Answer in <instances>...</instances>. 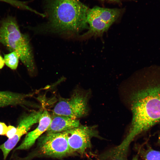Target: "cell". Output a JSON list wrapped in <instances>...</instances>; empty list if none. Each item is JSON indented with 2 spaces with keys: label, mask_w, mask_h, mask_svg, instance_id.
I'll return each instance as SVG.
<instances>
[{
  "label": "cell",
  "mask_w": 160,
  "mask_h": 160,
  "mask_svg": "<svg viewBox=\"0 0 160 160\" xmlns=\"http://www.w3.org/2000/svg\"><path fill=\"white\" fill-rule=\"evenodd\" d=\"M144 82L131 95L132 123L120 143L125 150L137 136L160 122V76L152 75Z\"/></svg>",
  "instance_id": "cell-1"
},
{
  "label": "cell",
  "mask_w": 160,
  "mask_h": 160,
  "mask_svg": "<svg viewBox=\"0 0 160 160\" xmlns=\"http://www.w3.org/2000/svg\"><path fill=\"white\" fill-rule=\"evenodd\" d=\"M46 3L48 20L39 30L73 35L88 28L86 16L89 8L79 0H46Z\"/></svg>",
  "instance_id": "cell-2"
},
{
  "label": "cell",
  "mask_w": 160,
  "mask_h": 160,
  "mask_svg": "<svg viewBox=\"0 0 160 160\" xmlns=\"http://www.w3.org/2000/svg\"><path fill=\"white\" fill-rule=\"evenodd\" d=\"M0 43L16 53L31 75L36 69L28 36L21 32L15 19L8 16L0 23Z\"/></svg>",
  "instance_id": "cell-3"
},
{
  "label": "cell",
  "mask_w": 160,
  "mask_h": 160,
  "mask_svg": "<svg viewBox=\"0 0 160 160\" xmlns=\"http://www.w3.org/2000/svg\"><path fill=\"white\" fill-rule=\"evenodd\" d=\"M123 9L108 8L95 6L88 9L86 20L87 33L95 36H101L121 16Z\"/></svg>",
  "instance_id": "cell-4"
},
{
  "label": "cell",
  "mask_w": 160,
  "mask_h": 160,
  "mask_svg": "<svg viewBox=\"0 0 160 160\" xmlns=\"http://www.w3.org/2000/svg\"><path fill=\"white\" fill-rule=\"evenodd\" d=\"M88 100L87 93L76 89L70 98L59 100L53 110V114L78 119L87 114Z\"/></svg>",
  "instance_id": "cell-5"
},
{
  "label": "cell",
  "mask_w": 160,
  "mask_h": 160,
  "mask_svg": "<svg viewBox=\"0 0 160 160\" xmlns=\"http://www.w3.org/2000/svg\"><path fill=\"white\" fill-rule=\"evenodd\" d=\"M69 146L72 152L83 154L91 148V140L93 137L100 138L95 126L80 125L65 131Z\"/></svg>",
  "instance_id": "cell-6"
},
{
  "label": "cell",
  "mask_w": 160,
  "mask_h": 160,
  "mask_svg": "<svg viewBox=\"0 0 160 160\" xmlns=\"http://www.w3.org/2000/svg\"><path fill=\"white\" fill-rule=\"evenodd\" d=\"M40 151L46 155L61 157L73 153L68 142L65 132L47 133L40 138Z\"/></svg>",
  "instance_id": "cell-7"
},
{
  "label": "cell",
  "mask_w": 160,
  "mask_h": 160,
  "mask_svg": "<svg viewBox=\"0 0 160 160\" xmlns=\"http://www.w3.org/2000/svg\"><path fill=\"white\" fill-rule=\"evenodd\" d=\"M43 110L33 111L23 116L20 120L17 129V131L14 136L8 139L4 143L0 145L4 159L5 160L11 150L16 146L21 137L25 134L31 127L39 122Z\"/></svg>",
  "instance_id": "cell-8"
},
{
  "label": "cell",
  "mask_w": 160,
  "mask_h": 160,
  "mask_svg": "<svg viewBox=\"0 0 160 160\" xmlns=\"http://www.w3.org/2000/svg\"><path fill=\"white\" fill-rule=\"evenodd\" d=\"M51 121V116L50 114L46 110H43L37 127L26 135L23 141L15 150H25L30 148L34 144L36 139L47 130Z\"/></svg>",
  "instance_id": "cell-9"
},
{
  "label": "cell",
  "mask_w": 160,
  "mask_h": 160,
  "mask_svg": "<svg viewBox=\"0 0 160 160\" xmlns=\"http://www.w3.org/2000/svg\"><path fill=\"white\" fill-rule=\"evenodd\" d=\"M80 125L78 119L61 115L53 114L47 133H56L65 131Z\"/></svg>",
  "instance_id": "cell-10"
},
{
  "label": "cell",
  "mask_w": 160,
  "mask_h": 160,
  "mask_svg": "<svg viewBox=\"0 0 160 160\" xmlns=\"http://www.w3.org/2000/svg\"><path fill=\"white\" fill-rule=\"evenodd\" d=\"M31 96L29 94L0 91V108L10 105H31L26 99Z\"/></svg>",
  "instance_id": "cell-11"
},
{
  "label": "cell",
  "mask_w": 160,
  "mask_h": 160,
  "mask_svg": "<svg viewBox=\"0 0 160 160\" xmlns=\"http://www.w3.org/2000/svg\"><path fill=\"white\" fill-rule=\"evenodd\" d=\"M4 60L5 64L12 70H16L18 66L19 57L14 52L4 55Z\"/></svg>",
  "instance_id": "cell-12"
},
{
  "label": "cell",
  "mask_w": 160,
  "mask_h": 160,
  "mask_svg": "<svg viewBox=\"0 0 160 160\" xmlns=\"http://www.w3.org/2000/svg\"><path fill=\"white\" fill-rule=\"evenodd\" d=\"M140 154L143 160H160V151L151 148L139 150Z\"/></svg>",
  "instance_id": "cell-13"
},
{
  "label": "cell",
  "mask_w": 160,
  "mask_h": 160,
  "mask_svg": "<svg viewBox=\"0 0 160 160\" xmlns=\"http://www.w3.org/2000/svg\"><path fill=\"white\" fill-rule=\"evenodd\" d=\"M0 1L8 3L19 8L28 10L35 13L36 12L35 10L28 6L26 5V2H25L17 0H0Z\"/></svg>",
  "instance_id": "cell-14"
},
{
  "label": "cell",
  "mask_w": 160,
  "mask_h": 160,
  "mask_svg": "<svg viewBox=\"0 0 160 160\" xmlns=\"http://www.w3.org/2000/svg\"><path fill=\"white\" fill-rule=\"evenodd\" d=\"M17 131V128L12 126L9 125L8 127L6 135L8 139L12 138L15 135Z\"/></svg>",
  "instance_id": "cell-15"
},
{
  "label": "cell",
  "mask_w": 160,
  "mask_h": 160,
  "mask_svg": "<svg viewBox=\"0 0 160 160\" xmlns=\"http://www.w3.org/2000/svg\"><path fill=\"white\" fill-rule=\"evenodd\" d=\"M8 127L6 124L2 122H0V135H6Z\"/></svg>",
  "instance_id": "cell-16"
},
{
  "label": "cell",
  "mask_w": 160,
  "mask_h": 160,
  "mask_svg": "<svg viewBox=\"0 0 160 160\" xmlns=\"http://www.w3.org/2000/svg\"><path fill=\"white\" fill-rule=\"evenodd\" d=\"M5 62L4 58L0 55V69H2L4 65Z\"/></svg>",
  "instance_id": "cell-17"
},
{
  "label": "cell",
  "mask_w": 160,
  "mask_h": 160,
  "mask_svg": "<svg viewBox=\"0 0 160 160\" xmlns=\"http://www.w3.org/2000/svg\"><path fill=\"white\" fill-rule=\"evenodd\" d=\"M102 1H110L111 2H115L117 3H120L121 2V1H123L124 0H101Z\"/></svg>",
  "instance_id": "cell-18"
},
{
  "label": "cell",
  "mask_w": 160,
  "mask_h": 160,
  "mask_svg": "<svg viewBox=\"0 0 160 160\" xmlns=\"http://www.w3.org/2000/svg\"><path fill=\"white\" fill-rule=\"evenodd\" d=\"M138 155H137L135 156L131 160H138ZM94 160H102L98 158L97 157Z\"/></svg>",
  "instance_id": "cell-19"
},
{
  "label": "cell",
  "mask_w": 160,
  "mask_h": 160,
  "mask_svg": "<svg viewBox=\"0 0 160 160\" xmlns=\"http://www.w3.org/2000/svg\"><path fill=\"white\" fill-rule=\"evenodd\" d=\"M158 142L159 144H160V133L159 134L158 138Z\"/></svg>",
  "instance_id": "cell-20"
}]
</instances>
